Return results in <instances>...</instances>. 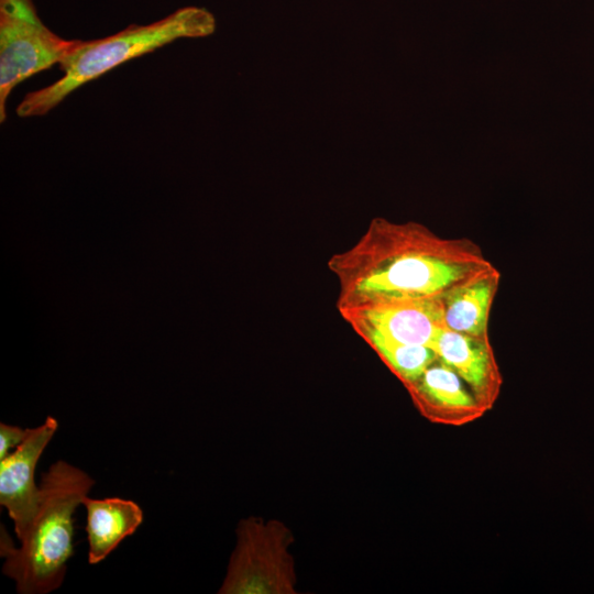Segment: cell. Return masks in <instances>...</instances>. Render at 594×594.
Here are the masks:
<instances>
[{"label":"cell","instance_id":"cell-8","mask_svg":"<svg viewBox=\"0 0 594 594\" xmlns=\"http://www.w3.org/2000/svg\"><path fill=\"white\" fill-rule=\"evenodd\" d=\"M408 388L421 410L439 424L461 427L487 413L454 370L439 358Z\"/></svg>","mask_w":594,"mask_h":594},{"label":"cell","instance_id":"cell-6","mask_svg":"<svg viewBox=\"0 0 594 594\" xmlns=\"http://www.w3.org/2000/svg\"><path fill=\"white\" fill-rule=\"evenodd\" d=\"M57 428V420L46 417L41 426L31 428L12 453L0 460V504L8 510L18 539L36 513L40 486L35 483V468Z\"/></svg>","mask_w":594,"mask_h":594},{"label":"cell","instance_id":"cell-11","mask_svg":"<svg viewBox=\"0 0 594 594\" xmlns=\"http://www.w3.org/2000/svg\"><path fill=\"white\" fill-rule=\"evenodd\" d=\"M363 338L407 386L419 380L438 360L437 353L429 346L395 342L374 333Z\"/></svg>","mask_w":594,"mask_h":594},{"label":"cell","instance_id":"cell-9","mask_svg":"<svg viewBox=\"0 0 594 594\" xmlns=\"http://www.w3.org/2000/svg\"><path fill=\"white\" fill-rule=\"evenodd\" d=\"M501 272L492 266L459 284L442 296L446 329L490 338L488 320Z\"/></svg>","mask_w":594,"mask_h":594},{"label":"cell","instance_id":"cell-3","mask_svg":"<svg viewBox=\"0 0 594 594\" xmlns=\"http://www.w3.org/2000/svg\"><path fill=\"white\" fill-rule=\"evenodd\" d=\"M215 29V16L208 10L184 7L158 21L131 24L107 37L77 40L74 50L59 64L63 76L25 95L16 107V114L21 118L44 116L73 91L113 68L176 40L209 35Z\"/></svg>","mask_w":594,"mask_h":594},{"label":"cell","instance_id":"cell-10","mask_svg":"<svg viewBox=\"0 0 594 594\" xmlns=\"http://www.w3.org/2000/svg\"><path fill=\"white\" fill-rule=\"evenodd\" d=\"M87 512L86 532L88 562L103 561L127 537L133 535L143 521L139 504L121 497L90 498L85 496Z\"/></svg>","mask_w":594,"mask_h":594},{"label":"cell","instance_id":"cell-5","mask_svg":"<svg viewBox=\"0 0 594 594\" xmlns=\"http://www.w3.org/2000/svg\"><path fill=\"white\" fill-rule=\"evenodd\" d=\"M338 309L362 337L374 333L432 349L446 329L442 296L377 298Z\"/></svg>","mask_w":594,"mask_h":594},{"label":"cell","instance_id":"cell-1","mask_svg":"<svg viewBox=\"0 0 594 594\" xmlns=\"http://www.w3.org/2000/svg\"><path fill=\"white\" fill-rule=\"evenodd\" d=\"M494 266L469 239H448L415 223L374 219L349 250L334 254L338 308L386 297L443 296Z\"/></svg>","mask_w":594,"mask_h":594},{"label":"cell","instance_id":"cell-4","mask_svg":"<svg viewBox=\"0 0 594 594\" xmlns=\"http://www.w3.org/2000/svg\"><path fill=\"white\" fill-rule=\"evenodd\" d=\"M77 40H65L37 15L33 0H0V121L7 100L26 78L61 64Z\"/></svg>","mask_w":594,"mask_h":594},{"label":"cell","instance_id":"cell-7","mask_svg":"<svg viewBox=\"0 0 594 594\" xmlns=\"http://www.w3.org/2000/svg\"><path fill=\"white\" fill-rule=\"evenodd\" d=\"M432 349L454 370L476 400L488 411L497 402L503 376L490 338H477L442 329Z\"/></svg>","mask_w":594,"mask_h":594},{"label":"cell","instance_id":"cell-2","mask_svg":"<svg viewBox=\"0 0 594 594\" xmlns=\"http://www.w3.org/2000/svg\"><path fill=\"white\" fill-rule=\"evenodd\" d=\"M92 477L64 460L42 475L36 513L21 546L1 541L2 572L20 594H47L57 590L74 554V514L94 486Z\"/></svg>","mask_w":594,"mask_h":594},{"label":"cell","instance_id":"cell-12","mask_svg":"<svg viewBox=\"0 0 594 594\" xmlns=\"http://www.w3.org/2000/svg\"><path fill=\"white\" fill-rule=\"evenodd\" d=\"M31 432V428L22 429L18 426L0 424V460L9 454V450L16 448Z\"/></svg>","mask_w":594,"mask_h":594}]
</instances>
